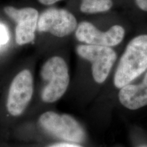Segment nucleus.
<instances>
[{"label": "nucleus", "instance_id": "nucleus-1", "mask_svg": "<svg viewBox=\"0 0 147 147\" xmlns=\"http://www.w3.org/2000/svg\"><path fill=\"white\" fill-rule=\"evenodd\" d=\"M147 69V34L139 35L128 43L114 76V84L122 88Z\"/></svg>", "mask_w": 147, "mask_h": 147}, {"label": "nucleus", "instance_id": "nucleus-2", "mask_svg": "<svg viewBox=\"0 0 147 147\" xmlns=\"http://www.w3.org/2000/svg\"><path fill=\"white\" fill-rule=\"evenodd\" d=\"M41 77L46 84L41 97L45 102L52 103L63 96L68 87L69 76L65 60L58 56L48 59L42 66Z\"/></svg>", "mask_w": 147, "mask_h": 147}, {"label": "nucleus", "instance_id": "nucleus-3", "mask_svg": "<svg viewBox=\"0 0 147 147\" xmlns=\"http://www.w3.org/2000/svg\"><path fill=\"white\" fill-rule=\"evenodd\" d=\"M76 53L80 57L92 64V75L97 83H103L107 79L117 59V53L111 47L80 45L76 47Z\"/></svg>", "mask_w": 147, "mask_h": 147}, {"label": "nucleus", "instance_id": "nucleus-4", "mask_svg": "<svg viewBox=\"0 0 147 147\" xmlns=\"http://www.w3.org/2000/svg\"><path fill=\"white\" fill-rule=\"evenodd\" d=\"M39 122L46 131L64 140L80 142L84 138L82 127L69 115L47 112L41 115Z\"/></svg>", "mask_w": 147, "mask_h": 147}, {"label": "nucleus", "instance_id": "nucleus-5", "mask_svg": "<svg viewBox=\"0 0 147 147\" xmlns=\"http://www.w3.org/2000/svg\"><path fill=\"white\" fill-rule=\"evenodd\" d=\"M77 26L76 17L68 10L51 8L39 16L37 29L39 32L50 33L55 36L63 38L76 31Z\"/></svg>", "mask_w": 147, "mask_h": 147}, {"label": "nucleus", "instance_id": "nucleus-6", "mask_svg": "<svg viewBox=\"0 0 147 147\" xmlns=\"http://www.w3.org/2000/svg\"><path fill=\"white\" fill-rule=\"evenodd\" d=\"M125 35V30L121 25H113L106 32H102L87 21L79 23L75 31L76 39L84 45L111 48L119 45Z\"/></svg>", "mask_w": 147, "mask_h": 147}, {"label": "nucleus", "instance_id": "nucleus-7", "mask_svg": "<svg viewBox=\"0 0 147 147\" xmlns=\"http://www.w3.org/2000/svg\"><path fill=\"white\" fill-rule=\"evenodd\" d=\"M34 91L33 77L29 69L20 71L10 84L7 108L11 115H21L27 108Z\"/></svg>", "mask_w": 147, "mask_h": 147}, {"label": "nucleus", "instance_id": "nucleus-8", "mask_svg": "<svg viewBox=\"0 0 147 147\" xmlns=\"http://www.w3.org/2000/svg\"><path fill=\"white\" fill-rule=\"evenodd\" d=\"M5 13L16 23L15 37L18 45H27L35 38V32L38 25V10L34 8L17 9L12 6L4 8Z\"/></svg>", "mask_w": 147, "mask_h": 147}, {"label": "nucleus", "instance_id": "nucleus-9", "mask_svg": "<svg viewBox=\"0 0 147 147\" xmlns=\"http://www.w3.org/2000/svg\"><path fill=\"white\" fill-rule=\"evenodd\" d=\"M119 99L123 106L136 110L147 105V72L139 84H128L121 88Z\"/></svg>", "mask_w": 147, "mask_h": 147}, {"label": "nucleus", "instance_id": "nucleus-10", "mask_svg": "<svg viewBox=\"0 0 147 147\" xmlns=\"http://www.w3.org/2000/svg\"><path fill=\"white\" fill-rule=\"evenodd\" d=\"M113 6L112 0H82L80 10L85 14H97L108 12Z\"/></svg>", "mask_w": 147, "mask_h": 147}, {"label": "nucleus", "instance_id": "nucleus-11", "mask_svg": "<svg viewBox=\"0 0 147 147\" xmlns=\"http://www.w3.org/2000/svg\"><path fill=\"white\" fill-rule=\"evenodd\" d=\"M9 40V33L7 27L0 24V47L8 42Z\"/></svg>", "mask_w": 147, "mask_h": 147}, {"label": "nucleus", "instance_id": "nucleus-12", "mask_svg": "<svg viewBox=\"0 0 147 147\" xmlns=\"http://www.w3.org/2000/svg\"><path fill=\"white\" fill-rule=\"evenodd\" d=\"M135 1L140 10L147 12V0H135Z\"/></svg>", "mask_w": 147, "mask_h": 147}, {"label": "nucleus", "instance_id": "nucleus-13", "mask_svg": "<svg viewBox=\"0 0 147 147\" xmlns=\"http://www.w3.org/2000/svg\"><path fill=\"white\" fill-rule=\"evenodd\" d=\"M49 147H82L77 144H71V143H58Z\"/></svg>", "mask_w": 147, "mask_h": 147}, {"label": "nucleus", "instance_id": "nucleus-14", "mask_svg": "<svg viewBox=\"0 0 147 147\" xmlns=\"http://www.w3.org/2000/svg\"><path fill=\"white\" fill-rule=\"evenodd\" d=\"M38 1L40 3H42V4L49 5L54 4V3L58 2L59 1H61V0H38Z\"/></svg>", "mask_w": 147, "mask_h": 147}, {"label": "nucleus", "instance_id": "nucleus-15", "mask_svg": "<svg viewBox=\"0 0 147 147\" xmlns=\"http://www.w3.org/2000/svg\"><path fill=\"white\" fill-rule=\"evenodd\" d=\"M142 147H146V146H142Z\"/></svg>", "mask_w": 147, "mask_h": 147}]
</instances>
